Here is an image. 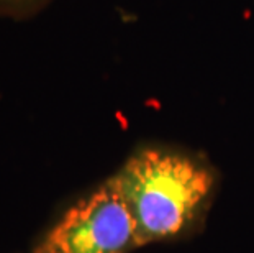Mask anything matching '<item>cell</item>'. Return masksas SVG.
Returning <instances> with one entry per match:
<instances>
[{
  "label": "cell",
  "instance_id": "cell-2",
  "mask_svg": "<svg viewBox=\"0 0 254 253\" xmlns=\"http://www.w3.org/2000/svg\"><path fill=\"white\" fill-rule=\"evenodd\" d=\"M138 247L136 222L110 177L59 219L36 253H128Z\"/></svg>",
  "mask_w": 254,
  "mask_h": 253
},
{
  "label": "cell",
  "instance_id": "cell-3",
  "mask_svg": "<svg viewBox=\"0 0 254 253\" xmlns=\"http://www.w3.org/2000/svg\"><path fill=\"white\" fill-rule=\"evenodd\" d=\"M53 0H0V17L2 18H25L41 8H45Z\"/></svg>",
  "mask_w": 254,
  "mask_h": 253
},
{
  "label": "cell",
  "instance_id": "cell-1",
  "mask_svg": "<svg viewBox=\"0 0 254 253\" xmlns=\"http://www.w3.org/2000/svg\"><path fill=\"white\" fill-rule=\"evenodd\" d=\"M112 179L133 214L139 247L186 229L213 187L198 161L153 148L131 156Z\"/></svg>",
  "mask_w": 254,
  "mask_h": 253
}]
</instances>
